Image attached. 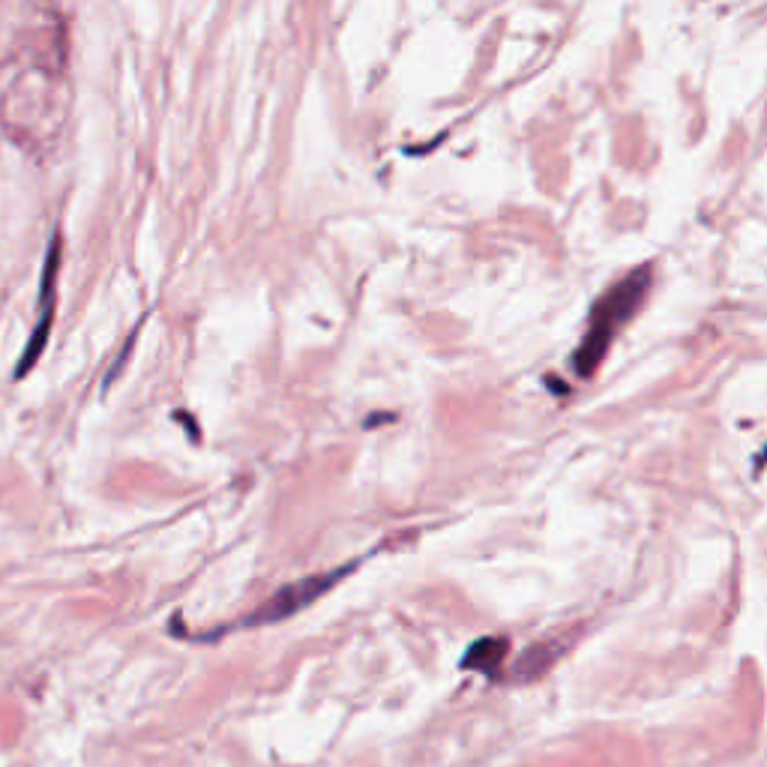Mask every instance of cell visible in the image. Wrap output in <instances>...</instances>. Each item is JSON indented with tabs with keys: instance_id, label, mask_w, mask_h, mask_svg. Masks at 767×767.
I'll use <instances>...</instances> for the list:
<instances>
[{
	"instance_id": "cell-1",
	"label": "cell",
	"mask_w": 767,
	"mask_h": 767,
	"mask_svg": "<svg viewBox=\"0 0 767 767\" xmlns=\"http://www.w3.org/2000/svg\"><path fill=\"white\" fill-rule=\"evenodd\" d=\"M66 84L54 51L30 48L15 54L0 75V117L27 144H48L63 126Z\"/></svg>"
},
{
	"instance_id": "cell-3",
	"label": "cell",
	"mask_w": 767,
	"mask_h": 767,
	"mask_svg": "<svg viewBox=\"0 0 767 767\" xmlns=\"http://www.w3.org/2000/svg\"><path fill=\"white\" fill-rule=\"evenodd\" d=\"M354 570V564H348V567H339V570H330V573H318V576H306V579H300V582H291V585H285L279 594H273L261 609H255L249 618H246V624H276V621H285V618H291V615H297L300 609H306V606H312L318 597H324L342 576H348Z\"/></svg>"
},
{
	"instance_id": "cell-2",
	"label": "cell",
	"mask_w": 767,
	"mask_h": 767,
	"mask_svg": "<svg viewBox=\"0 0 767 767\" xmlns=\"http://www.w3.org/2000/svg\"><path fill=\"white\" fill-rule=\"evenodd\" d=\"M651 288V267H639L630 276H624L621 282H615L597 303L588 321V333L573 357V366L579 375H594V369L603 363L612 339L618 336V330L636 315V309L642 306L645 294Z\"/></svg>"
},
{
	"instance_id": "cell-5",
	"label": "cell",
	"mask_w": 767,
	"mask_h": 767,
	"mask_svg": "<svg viewBox=\"0 0 767 767\" xmlns=\"http://www.w3.org/2000/svg\"><path fill=\"white\" fill-rule=\"evenodd\" d=\"M507 651H510V642H507V639H501V636L480 639V642H474V645L465 651V657H462V669H477V672H483V675H495V672H498V666L504 663Z\"/></svg>"
},
{
	"instance_id": "cell-6",
	"label": "cell",
	"mask_w": 767,
	"mask_h": 767,
	"mask_svg": "<svg viewBox=\"0 0 767 767\" xmlns=\"http://www.w3.org/2000/svg\"><path fill=\"white\" fill-rule=\"evenodd\" d=\"M174 420H177V423H183V426L189 429V438H192V441H198V429H195V423H192V414H186V411H174Z\"/></svg>"
},
{
	"instance_id": "cell-4",
	"label": "cell",
	"mask_w": 767,
	"mask_h": 767,
	"mask_svg": "<svg viewBox=\"0 0 767 767\" xmlns=\"http://www.w3.org/2000/svg\"><path fill=\"white\" fill-rule=\"evenodd\" d=\"M57 267H60V237L51 240L48 246V255H45V267H42V285H39V321L18 357V366H15V378H24L36 360L42 357V348L48 342V333H51V321H54V279H57Z\"/></svg>"
}]
</instances>
